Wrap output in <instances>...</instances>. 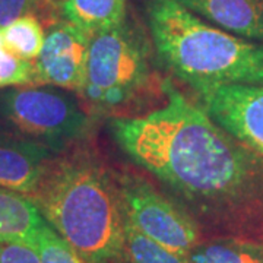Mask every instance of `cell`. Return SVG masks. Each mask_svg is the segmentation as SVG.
<instances>
[{
	"mask_svg": "<svg viewBox=\"0 0 263 263\" xmlns=\"http://www.w3.org/2000/svg\"><path fill=\"white\" fill-rule=\"evenodd\" d=\"M129 0H62V18L92 37L120 25L126 19Z\"/></svg>",
	"mask_w": 263,
	"mask_h": 263,
	"instance_id": "cell-12",
	"label": "cell"
},
{
	"mask_svg": "<svg viewBox=\"0 0 263 263\" xmlns=\"http://www.w3.org/2000/svg\"><path fill=\"white\" fill-rule=\"evenodd\" d=\"M60 2H62V0H48V3H50L51 6H53V5H54V6H57V5H59Z\"/></svg>",
	"mask_w": 263,
	"mask_h": 263,
	"instance_id": "cell-20",
	"label": "cell"
},
{
	"mask_svg": "<svg viewBox=\"0 0 263 263\" xmlns=\"http://www.w3.org/2000/svg\"><path fill=\"white\" fill-rule=\"evenodd\" d=\"M3 47L10 54L35 62L44 44V28L35 13H29L0 29Z\"/></svg>",
	"mask_w": 263,
	"mask_h": 263,
	"instance_id": "cell-14",
	"label": "cell"
},
{
	"mask_svg": "<svg viewBox=\"0 0 263 263\" xmlns=\"http://www.w3.org/2000/svg\"><path fill=\"white\" fill-rule=\"evenodd\" d=\"M148 43L141 28L124 19L91 37L82 97L97 110L120 108L149 81Z\"/></svg>",
	"mask_w": 263,
	"mask_h": 263,
	"instance_id": "cell-4",
	"label": "cell"
},
{
	"mask_svg": "<svg viewBox=\"0 0 263 263\" xmlns=\"http://www.w3.org/2000/svg\"><path fill=\"white\" fill-rule=\"evenodd\" d=\"M46 219L25 195L0 187V243H24L35 249Z\"/></svg>",
	"mask_w": 263,
	"mask_h": 263,
	"instance_id": "cell-11",
	"label": "cell"
},
{
	"mask_svg": "<svg viewBox=\"0 0 263 263\" xmlns=\"http://www.w3.org/2000/svg\"><path fill=\"white\" fill-rule=\"evenodd\" d=\"M187 259L190 263H263V241L237 237L203 238Z\"/></svg>",
	"mask_w": 263,
	"mask_h": 263,
	"instance_id": "cell-13",
	"label": "cell"
},
{
	"mask_svg": "<svg viewBox=\"0 0 263 263\" xmlns=\"http://www.w3.org/2000/svg\"><path fill=\"white\" fill-rule=\"evenodd\" d=\"M192 13L237 37L263 43V0H177Z\"/></svg>",
	"mask_w": 263,
	"mask_h": 263,
	"instance_id": "cell-10",
	"label": "cell"
},
{
	"mask_svg": "<svg viewBox=\"0 0 263 263\" xmlns=\"http://www.w3.org/2000/svg\"><path fill=\"white\" fill-rule=\"evenodd\" d=\"M139 117H114L113 139L192 216L205 238L263 241V158L219 127L179 89Z\"/></svg>",
	"mask_w": 263,
	"mask_h": 263,
	"instance_id": "cell-1",
	"label": "cell"
},
{
	"mask_svg": "<svg viewBox=\"0 0 263 263\" xmlns=\"http://www.w3.org/2000/svg\"><path fill=\"white\" fill-rule=\"evenodd\" d=\"M51 152L27 136L0 135V187L32 196L53 160Z\"/></svg>",
	"mask_w": 263,
	"mask_h": 263,
	"instance_id": "cell-9",
	"label": "cell"
},
{
	"mask_svg": "<svg viewBox=\"0 0 263 263\" xmlns=\"http://www.w3.org/2000/svg\"><path fill=\"white\" fill-rule=\"evenodd\" d=\"M0 263H41L38 252L24 243H0Z\"/></svg>",
	"mask_w": 263,
	"mask_h": 263,
	"instance_id": "cell-19",
	"label": "cell"
},
{
	"mask_svg": "<svg viewBox=\"0 0 263 263\" xmlns=\"http://www.w3.org/2000/svg\"><path fill=\"white\" fill-rule=\"evenodd\" d=\"M48 226L88 263H127L119 181L88 152L51 160L29 197Z\"/></svg>",
	"mask_w": 263,
	"mask_h": 263,
	"instance_id": "cell-2",
	"label": "cell"
},
{
	"mask_svg": "<svg viewBox=\"0 0 263 263\" xmlns=\"http://www.w3.org/2000/svg\"><path fill=\"white\" fill-rule=\"evenodd\" d=\"M196 92L219 127L263 158V85H212Z\"/></svg>",
	"mask_w": 263,
	"mask_h": 263,
	"instance_id": "cell-7",
	"label": "cell"
},
{
	"mask_svg": "<svg viewBox=\"0 0 263 263\" xmlns=\"http://www.w3.org/2000/svg\"><path fill=\"white\" fill-rule=\"evenodd\" d=\"M119 187L126 221L151 240L187 256L205 238L196 221L183 208L142 176L123 173Z\"/></svg>",
	"mask_w": 263,
	"mask_h": 263,
	"instance_id": "cell-6",
	"label": "cell"
},
{
	"mask_svg": "<svg viewBox=\"0 0 263 263\" xmlns=\"http://www.w3.org/2000/svg\"><path fill=\"white\" fill-rule=\"evenodd\" d=\"M24 85H35L34 62L10 54L3 47L0 35V89Z\"/></svg>",
	"mask_w": 263,
	"mask_h": 263,
	"instance_id": "cell-17",
	"label": "cell"
},
{
	"mask_svg": "<svg viewBox=\"0 0 263 263\" xmlns=\"http://www.w3.org/2000/svg\"><path fill=\"white\" fill-rule=\"evenodd\" d=\"M0 117L53 151L79 141L91 127L89 116L75 98L50 85H24L0 92Z\"/></svg>",
	"mask_w": 263,
	"mask_h": 263,
	"instance_id": "cell-5",
	"label": "cell"
},
{
	"mask_svg": "<svg viewBox=\"0 0 263 263\" xmlns=\"http://www.w3.org/2000/svg\"><path fill=\"white\" fill-rule=\"evenodd\" d=\"M145 15L161 62L195 91L263 85V43L212 27L177 0H146Z\"/></svg>",
	"mask_w": 263,
	"mask_h": 263,
	"instance_id": "cell-3",
	"label": "cell"
},
{
	"mask_svg": "<svg viewBox=\"0 0 263 263\" xmlns=\"http://www.w3.org/2000/svg\"><path fill=\"white\" fill-rule=\"evenodd\" d=\"M47 6H51L48 0H0V29L16 19L35 13L38 9Z\"/></svg>",
	"mask_w": 263,
	"mask_h": 263,
	"instance_id": "cell-18",
	"label": "cell"
},
{
	"mask_svg": "<svg viewBox=\"0 0 263 263\" xmlns=\"http://www.w3.org/2000/svg\"><path fill=\"white\" fill-rule=\"evenodd\" d=\"M35 250L41 263H88L47 222L40 231Z\"/></svg>",
	"mask_w": 263,
	"mask_h": 263,
	"instance_id": "cell-16",
	"label": "cell"
},
{
	"mask_svg": "<svg viewBox=\"0 0 263 263\" xmlns=\"http://www.w3.org/2000/svg\"><path fill=\"white\" fill-rule=\"evenodd\" d=\"M124 250L127 263H190L187 256L176 253L139 233L126 221Z\"/></svg>",
	"mask_w": 263,
	"mask_h": 263,
	"instance_id": "cell-15",
	"label": "cell"
},
{
	"mask_svg": "<svg viewBox=\"0 0 263 263\" xmlns=\"http://www.w3.org/2000/svg\"><path fill=\"white\" fill-rule=\"evenodd\" d=\"M91 37L62 19L48 27L41 53L34 62L35 85L82 92Z\"/></svg>",
	"mask_w": 263,
	"mask_h": 263,
	"instance_id": "cell-8",
	"label": "cell"
}]
</instances>
